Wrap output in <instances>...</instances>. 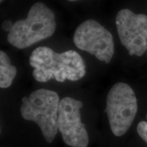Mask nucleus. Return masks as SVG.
Returning a JSON list of instances; mask_svg holds the SVG:
<instances>
[{"mask_svg":"<svg viewBox=\"0 0 147 147\" xmlns=\"http://www.w3.org/2000/svg\"><path fill=\"white\" fill-rule=\"evenodd\" d=\"M29 63L34 68V78L40 82L53 78L60 82L67 80L77 81L86 74L82 57L72 50L58 53L49 47H38L30 55Z\"/></svg>","mask_w":147,"mask_h":147,"instance_id":"obj_1","label":"nucleus"},{"mask_svg":"<svg viewBox=\"0 0 147 147\" xmlns=\"http://www.w3.org/2000/svg\"><path fill=\"white\" fill-rule=\"evenodd\" d=\"M56 29L54 12L43 3H36L29 10L25 19L19 20L8 33L11 45L23 49L53 36Z\"/></svg>","mask_w":147,"mask_h":147,"instance_id":"obj_2","label":"nucleus"},{"mask_svg":"<svg viewBox=\"0 0 147 147\" xmlns=\"http://www.w3.org/2000/svg\"><path fill=\"white\" fill-rule=\"evenodd\" d=\"M59 97L56 92L45 89L33 91L22 99L21 114L25 120L40 127L48 143L53 142L59 130L58 109Z\"/></svg>","mask_w":147,"mask_h":147,"instance_id":"obj_3","label":"nucleus"},{"mask_svg":"<svg viewBox=\"0 0 147 147\" xmlns=\"http://www.w3.org/2000/svg\"><path fill=\"white\" fill-rule=\"evenodd\" d=\"M137 111V98L132 88L123 82L113 85L106 98V113L114 135L121 136L128 131Z\"/></svg>","mask_w":147,"mask_h":147,"instance_id":"obj_4","label":"nucleus"},{"mask_svg":"<svg viewBox=\"0 0 147 147\" xmlns=\"http://www.w3.org/2000/svg\"><path fill=\"white\" fill-rule=\"evenodd\" d=\"M74 43L80 50L94 55L97 59L110 63L115 53L113 35L93 19L84 21L74 34Z\"/></svg>","mask_w":147,"mask_h":147,"instance_id":"obj_5","label":"nucleus"},{"mask_svg":"<svg viewBox=\"0 0 147 147\" xmlns=\"http://www.w3.org/2000/svg\"><path fill=\"white\" fill-rule=\"evenodd\" d=\"M121 44L130 55L141 57L147 51V16L123 9L116 16Z\"/></svg>","mask_w":147,"mask_h":147,"instance_id":"obj_6","label":"nucleus"},{"mask_svg":"<svg viewBox=\"0 0 147 147\" xmlns=\"http://www.w3.org/2000/svg\"><path fill=\"white\" fill-rule=\"evenodd\" d=\"M83 104L72 97L60 101L58 109V129L63 142L71 147H88L89 134L81 122L80 109Z\"/></svg>","mask_w":147,"mask_h":147,"instance_id":"obj_7","label":"nucleus"},{"mask_svg":"<svg viewBox=\"0 0 147 147\" xmlns=\"http://www.w3.org/2000/svg\"><path fill=\"white\" fill-rule=\"evenodd\" d=\"M15 66L11 65L10 60L6 53L0 52V87L8 88L12 84L16 74Z\"/></svg>","mask_w":147,"mask_h":147,"instance_id":"obj_8","label":"nucleus"},{"mask_svg":"<svg viewBox=\"0 0 147 147\" xmlns=\"http://www.w3.org/2000/svg\"><path fill=\"white\" fill-rule=\"evenodd\" d=\"M137 131L140 137L147 144V122L141 121L137 125Z\"/></svg>","mask_w":147,"mask_h":147,"instance_id":"obj_9","label":"nucleus"},{"mask_svg":"<svg viewBox=\"0 0 147 147\" xmlns=\"http://www.w3.org/2000/svg\"><path fill=\"white\" fill-rule=\"evenodd\" d=\"M14 24H12V21L10 20H7L5 21L2 24V29L5 32H10V30L12 29V27H13Z\"/></svg>","mask_w":147,"mask_h":147,"instance_id":"obj_10","label":"nucleus"},{"mask_svg":"<svg viewBox=\"0 0 147 147\" xmlns=\"http://www.w3.org/2000/svg\"><path fill=\"white\" fill-rule=\"evenodd\" d=\"M68 1H78V0H68Z\"/></svg>","mask_w":147,"mask_h":147,"instance_id":"obj_11","label":"nucleus"},{"mask_svg":"<svg viewBox=\"0 0 147 147\" xmlns=\"http://www.w3.org/2000/svg\"><path fill=\"white\" fill-rule=\"evenodd\" d=\"M3 1V0H1V1Z\"/></svg>","mask_w":147,"mask_h":147,"instance_id":"obj_12","label":"nucleus"},{"mask_svg":"<svg viewBox=\"0 0 147 147\" xmlns=\"http://www.w3.org/2000/svg\"><path fill=\"white\" fill-rule=\"evenodd\" d=\"M146 119H147V115H146Z\"/></svg>","mask_w":147,"mask_h":147,"instance_id":"obj_13","label":"nucleus"}]
</instances>
